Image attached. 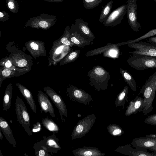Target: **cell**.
I'll list each match as a JSON object with an SVG mask.
<instances>
[{"label":"cell","instance_id":"cell-1","mask_svg":"<svg viewBox=\"0 0 156 156\" xmlns=\"http://www.w3.org/2000/svg\"><path fill=\"white\" fill-rule=\"evenodd\" d=\"M90 85L98 90H106L111 78L109 73L100 66L93 67L87 74Z\"/></svg>","mask_w":156,"mask_h":156},{"label":"cell","instance_id":"cell-2","mask_svg":"<svg viewBox=\"0 0 156 156\" xmlns=\"http://www.w3.org/2000/svg\"><path fill=\"white\" fill-rule=\"evenodd\" d=\"M6 49L9 53V57L15 65L20 68H31L33 60L30 55L23 52L12 42L7 45Z\"/></svg>","mask_w":156,"mask_h":156},{"label":"cell","instance_id":"cell-3","mask_svg":"<svg viewBox=\"0 0 156 156\" xmlns=\"http://www.w3.org/2000/svg\"><path fill=\"white\" fill-rule=\"evenodd\" d=\"M129 65L136 70L142 71L156 68V57L141 55H133L127 59Z\"/></svg>","mask_w":156,"mask_h":156},{"label":"cell","instance_id":"cell-4","mask_svg":"<svg viewBox=\"0 0 156 156\" xmlns=\"http://www.w3.org/2000/svg\"><path fill=\"white\" fill-rule=\"evenodd\" d=\"M15 111L19 125L22 126L29 136L32 135L30 128V114L23 101L19 96H17L16 100Z\"/></svg>","mask_w":156,"mask_h":156},{"label":"cell","instance_id":"cell-5","mask_svg":"<svg viewBox=\"0 0 156 156\" xmlns=\"http://www.w3.org/2000/svg\"><path fill=\"white\" fill-rule=\"evenodd\" d=\"M57 16L44 13L33 17L25 23L24 27H30L32 28L47 30L55 24Z\"/></svg>","mask_w":156,"mask_h":156},{"label":"cell","instance_id":"cell-6","mask_svg":"<svg viewBox=\"0 0 156 156\" xmlns=\"http://www.w3.org/2000/svg\"><path fill=\"white\" fill-rule=\"evenodd\" d=\"M69 47L55 41L49 52L48 66L56 65L70 51Z\"/></svg>","mask_w":156,"mask_h":156},{"label":"cell","instance_id":"cell-7","mask_svg":"<svg viewBox=\"0 0 156 156\" xmlns=\"http://www.w3.org/2000/svg\"><path fill=\"white\" fill-rule=\"evenodd\" d=\"M96 119L95 115H90L79 121L72 133V139L82 137L87 134L91 128Z\"/></svg>","mask_w":156,"mask_h":156},{"label":"cell","instance_id":"cell-8","mask_svg":"<svg viewBox=\"0 0 156 156\" xmlns=\"http://www.w3.org/2000/svg\"><path fill=\"white\" fill-rule=\"evenodd\" d=\"M128 46L134 49L130 52L132 55H141L156 57V45L148 42L138 41L128 43Z\"/></svg>","mask_w":156,"mask_h":156},{"label":"cell","instance_id":"cell-9","mask_svg":"<svg viewBox=\"0 0 156 156\" xmlns=\"http://www.w3.org/2000/svg\"><path fill=\"white\" fill-rule=\"evenodd\" d=\"M137 0H127L126 13L128 22L132 30L135 32L141 28L140 24L137 21Z\"/></svg>","mask_w":156,"mask_h":156},{"label":"cell","instance_id":"cell-10","mask_svg":"<svg viewBox=\"0 0 156 156\" xmlns=\"http://www.w3.org/2000/svg\"><path fill=\"white\" fill-rule=\"evenodd\" d=\"M66 94L72 100L86 105L92 99L91 96L83 90L69 84L66 91Z\"/></svg>","mask_w":156,"mask_h":156},{"label":"cell","instance_id":"cell-11","mask_svg":"<svg viewBox=\"0 0 156 156\" xmlns=\"http://www.w3.org/2000/svg\"><path fill=\"white\" fill-rule=\"evenodd\" d=\"M44 91L55 104L59 111L62 122H63V115L67 117V110L66 106L61 96L49 87L44 88Z\"/></svg>","mask_w":156,"mask_h":156},{"label":"cell","instance_id":"cell-12","mask_svg":"<svg viewBox=\"0 0 156 156\" xmlns=\"http://www.w3.org/2000/svg\"><path fill=\"white\" fill-rule=\"evenodd\" d=\"M127 5H123L113 11L103 22L106 27L116 26L120 24L126 13Z\"/></svg>","mask_w":156,"mask_h":156},{"label":"cell","instance_id":"cell-13","mask_svg":"<svg viewBox=\"0 0 156 156\" xmlns=\"http://www.w3.org/2000/svg\"><path fill=\"white\" fill-rule=\"evenodd\" d=\"M24 44L27 49L35 60L41 56L48 58L46 54L44 42L30 40L26 42Z\"/></svg>","mask_w":156,"mask_h":156},{"label":"cell","instance_id":"cell-14","mask_svg":"<svg viewBox=\"0 0 156 156\" xmlns=\"http://www.w3.org/2000/svg\"><path fill=\"white\" fill-rule=\"evenodd\" d=\"M37 142L51 154L57 153L61 149L59 139L54 134L48 136H44L43 140Z\"/></svg>","mask_w":156,"mask_h":156},{"label":"cell","instance_id":"cell-15","mask_svg":"<svg viewBox=\"0 0 156 156\" xmlns=\"http://www.w3.org/2000/svg\"><path fill=\"white\" fill-rule=\"evenodd\" d=\"M88 25V23L82 19H77L75 20V22L71 26V28L91 42L95 39V37Z\"/></svg>","mask_w":156,"mask_h":156},{"label":"cell","instance_id":"cell-16","mask_svg":"<svg viewBox=\"0 0 156 156\" xmlns=\"http://www.w3.org/2000/svg\"><path fill=\"white\" fill-rule=\"evenodd\" d=\"M37 99L42 111L45 114L48 113L52 118H55L54 107L47 94L42 91L39 90Z\"/></svg>","mask_w":156,"mask_h":156},{"label":"cell","instance_id":"cell-17","mask_svg":"<svg viewBox=\"0 0 156 156\" xmlns=\"http://www.w3.org/2000/svg\"><path fill=\"white\" fill-rule=\"evenodd\" d=\"M119 152L130 156H156L155 152H149L146 149H133L130 144L120 147Z\"/></svg>","mask_w":156,"mask_h":156},{"label":"cell","instance_id":"cell-18","mask_svg":"<svg viewBox=\"0 0 156 156\" xmlns=\"http://www.w3.org/2000/svg\"><path fill=\"white\" fill-rule=\"evenodd\" d=\"M31 68H21L13 69L1 67L0 68V87L3 80L7 78L18 77L30 71Z\"/></svg>","mask_w":156,"mask_h":156},{"label":"cell","instance_id":"cell-19","mask_svg":"<svg viewBox=\"0 0 156 156\" xmlns=\"http://www.w3.org/2000/svg\"><path fill=\"white\" fill-rule=\"evenodd\" d=\"M145 106L143 98L138 95L129 102L126 110L125 115L126 116H129L136 114L142 111Z\"/></svg>","mask_w":156,"mask_h":156},{"label":"cell","instance_id":"cell-20","mask_svg":"<svg viewBox=\"0 0 156 156\" xmlns=\"http://www.w3.org/2000/svg\"><path fill=\"white\" fill-rule=\"evenodd\" d=\"M131 145L136 148L148 149L156 146V138L146 137L135 138Z\"/></svg>","mask_w":156,"mask_h":156},{"label":"cell","instance_id":"cell-21","mask_svg":"<svg viewBox=\"0 0 156 156\" xmlns=\"http://www.w3.org/2000/svg\"><path fill=\"white\" fill-rule=\"evenodd\" d=\"M0 129L7 140L13 147H16V143L10 126L7 122L1 116L0 117Z\"/></svg>","mask_w":156,"mask_h":156},{"label":"cell","instance_id":"cell-22","mask_svg":"<svg viewBox=\"0 0 156 156\" xmlns=\"http://www.w3.org/2000/svg\"><path fill=\"white\" fill-rule=\"evenodd\" d=\"M69 40L74 44V46L80 47L89 45L91 43V41L83 37L71 28L70 29Z\"/></svg>","mask_w":156,"mask_h":156},{"label":"cell","instance_id":"cell-23","mask_svg":"<svg viewBox=\"0 0 156 156\" xmlns=\"http://www.w3.org/2000/svg\"><path fill=\"white\" fill-rule=\"evenodd\" d=\"M21 93L26 100L32 111L35 113L37 112V108L34 100L30 91L25 86L20 83H16Z\"/></svg>","mask_w":156,"mask_h":156},{"label":"cell","instance_id":"cell-24","mask_svg":"<svg viewBox=\"0 0 156 156\" xmlns=\"http://www.w3.org/2000/svg\"><path fill=\"white\" fill-rule=\"evenodd\" d=\"M75 156H103L105 154L100 151L98 149L88 147H83L72 151Z\"/></svg>","mask_w":156,"mask_h":156},{"label":"cell","instance_id":"cell-25","mask_svg":"<svg viewBox=\"0 0 156 156\" xmlns=\"http://www.w3.org/2000/svg\"><path fill=\"white\" fill-rule=\"evenodd\" d=\"M12 89V85L10 83L5 89L3 99V111H6L11 107Z\"/></svg>","mask_w":156,"mask_h":156},{"label":"cell","instance_id":"cell-26","mask_svg":"<svg viewBox=\"0 0 156 156\" xmlns=\"http://www.w3.org/2000/svg\"><path fill=\"white\" fill-rule=\"evenodd\" d=\"M119 71L125 81L135 92L136 90V83L132 75L126 70L119 68Z\"/></svg>","mask_w":156,"mask_h":156},{"label":"cell","instance_id":"cell-27","mask_svg":"<svg viewBox=\"0 0 156 156\" xmlns=\"http://www.w3.org/2000/svg\"><path fill=\"white\" fill-rule=\"evenodd\" d=\"M80 50L70 51L59 62L60 66L73 62L76 60L80 56Z\"/></svg>","mask_w":156,"mask_h":156},{"label":"cell","instance_id":"cell-28","mask_svg":"<svg viewBox=\"0 0 156 156\" xmlns=\"http://www.w3.org/2000/svg\"><path fill=\"white\" fill-rule=\"evenodd\" d=\"M41 120L42 125L47 129L54 133L58 132L59 127L51 119L47 117L46 118H42Z\"/></svg>","mask_w":156,"mask_h":156},{"label":"cell","instance_id":"cell-29","mask_svg":"<svg viewBox=\"0 0 156 156\" xmlns=\"http://www.w3.org/2000/svg\"><path fill=\"white\" fill-rule=\"evenodd\" d=\"M70 28L69 26H66L65 29L62 35L57 41L61 44L69 46L72 47L74 46V44L71 42L69 40L70 35Z\"/></svg>","mask_w":156,"mask_h":156},{"label":"cell","instance_id":"cell-30","mask_svg":"<svg viewBox=\"0 0 156 156\" xmlns=\"http://www.w3.org/2000/svg\"><path fill=\"white\" fill-rule=\"evenodd\" d=\"M128 92V87H125L118 95L116 100L115 104L116 107L122 106L124 107V104L127 98Z\"/></svg>","mask_w":156,"mask_h":156},{"label":"cell","instance_id":"cell-31","mask_svg":"<svg viewBox=\"0 0 156 156\" xmlns=\"http://www.w3.org/2000/svg\"><path fill=\"white\" fill-rule=\"evenodd\" d=\"M113 3L112 0H111L103 8L99 18L100 22H104L109 16L113 6Z\"/></svg>","mask_w":156,"mask_h":156},{"label":"cell","instance_id":"cell-32","mask_svg":"<svg viewBox=\"0 0 156 156\" xmlns=\"http://www.w3.org/2000/svg\"><path fill=\"white\" fill-rule=\"evenodd\" d=\"M0 66L1 67L6 68L8 69H20L12 62L10 58L9 57L6 56L0 61Z\"/></svg>","mask_w":156,"mask_h":156},{"label":"cell","instance_id":"cell-33","mask_svg":"<svg viewBox=\"0 0 156 156\" xmlns=\"http://www.w3.org/2000/svg\"><path fill=\"white\" fill-rule=\"evenodd\" d=\"M108 130L111 135L114 136H120L124 133V131L120 126L115 124L108 126Z\"/></svg>","mask_w":156,"mask_h":156},{"label":"cell","instance_id":"cell-34","mask_svg":"<svg viewBox=\"0 0 156 156\" xmlns=\"http://www.w3.org/2000/svg\"><path fill=\"white\" fill-rule=\"evenodd\" d=\"M115 45V44L108 43L106 46L104 47L89 51L87 53L86 56L87 57H89L100 54L101 53L108 50L109 48Z\"/></svg>","mask_w":156,"mask_h":156},{"label":"cell","instance_id":"cell-35","mask_svg":"<svg viewBox=\"0 0 156 156\" xmlns=\"http://www.w3.org/2000/svg\"><path fill=\"white\" fill-rule=\"evenodd\" d=\"M33 148L35 154L37 156H50L51 154L48 151L43 148L37 142L34 144Z\"/></svg>","mask_w":156,"mask_h":156},{"label":"cell","instance_id":"cell-36","mask_svg":"<svg viewBox=\"0 0 156 156\" xmlns=\"http://www.w3.org/2000/svg\"><path fill=\"white\" fill-rule=\"evenodd\" d=\"M156 35V28L151 30L148 32L136 39L129 40L127 41L123 42L124 45L127 44L128 43L137 42L140 40L149 38Z\"/></svg>","mask_w":156,"mask_h":156},{"label":"cell","instance_id":"cell-37","mask_svg":"<svg viewBox=\"0 0 156 156\" xmlns=\"http://www.w3.org/2000/svg\"><path fill=\"white\" fill-rule=\"evenodd\" d=\"M6 5L9 10L13 13L18 12L19 6L17 1L16 0H6Z\"/></svg>","mask_w":156,"mask_h":156},{"label":"cell","instance_id":"cell-38","mask_svg":"<svg viewBox=\"0 0 156 156\" xmlns=\"http://www.w3.org/2000/svg\"><path fill=\"white\" fill-rule=\"evenodd\" d=\"M118 46H120L119 43L116 44L114 46L111 47L108 50L104 51L103 55L107 57H115L117 55H118L119 50Z\"/></svg>","mask_w":156,"mask_h":156},{"label":"cell","instance_id":"cell-39","mask_svg":"<svg viewBox=\"0 0 156 156\" xmlns=\"http://www.w3.org/2000/svg\"><path fill=\"white\" fill-rule=\"evenodd\" d=\"M103 0H83V5L87 9H92L99 5Z\"/></svg>","mask_w":156,"mask_h":156},{"label":"cell","instance_id":"cell-40","mask_svg":"<svg viewBox=\"0 0 156 156\" xmlns=\"http://www.w3.org/2000/svg\"><path fill=\"white\" fill-rule=\"evenodd\" d=\"M144 122L145 123L156 126V114L149 116L145 119Z\"/></svg>","mask_w":156,"mask_h":156},{"label":"cell","instance_id":"cell-41","mask_svg":"<svg viewBox=\"0 0 156 156\" xmlns=\"http://www.w3.org/2000/svg\"><path fill=\"white\" fill-rule=\"evenodd\" d=\"M10 15L6 12L3 11H0V21L2 22L8 21Z\"/></svg>","mask_w":156,"mask_h":156},{"label":"cell","instance_id":"cell-42","mask_svg":"<svg viewBox=\"0 0 156 156\" xmlns=\"http://www.w3.org/2000/svg\"><path fill=\"white\" fill-rule=\"evenodd\" d=\"M41 129V125L40 123L37 122L33 125V127L32 129V131L34 132L39 131Z\"/></svg>","mask_w":156,"mask_h":156},{"label":"cell","instance_id":"cell-43","mask_svg":"<svg viewBox=\"0 0 156 156\" xmlns=\"http://www.w3.org/2000/svg\"><path fill=\"white\" fill-rule=\"evenodd\" d=\"M147 42L153 44H156V37H152L149 38Z\"/></svg>","mask_w":156,"mask_h":156},{"label":"cell","instance_id":"cell-44","mask_svg":"<svg viewBox=\"0 0 156 156\" xmlns=\"http://www.w3.org/2000/svg\"><path fill=\"white\" fill-rule=\"evenodd\" d=\"M46 2H62L64 0H43Z\"/></svg>","mask_w":156,"mask_h":156},{"label":"cell","instance_id":"cell-45","mask_svg":"<svg viewBox=\"0 0 156 156\" xmlns=\"http://www.w3.org/2000/svg\"><path fill=\"white\" fill-rule=\"evenodd\" d=\"M145 137L156 138V134H150L147 135Z\"/></svg>","mask_w":156,"mask_h":156},{"label":"cell","instance_id":"cell-46","mask_svg":"<svg viewBox=\"0 0 156 156\" xmlns=\"http://www.w3.org/2000/svg\"><path fill=\"white\" fill-rule=\"evenodd\" d=\"M148 149L152 151L156 152V146L154 147H151Z\"/></svg>","mask_w":156,"mask_h":156},{"label":"cell","instance_id":"cell-47","mask_svg":"<svg viewBox=\"0 0 156 156\" xmlns=\"http://www.w3.org/2000/svg\"><path fill=\"white\" fill-rule=\"evenodd\" d=\"M1 130H0V139L1 140H2L3 138V136L1 132Z\"/></svg>","mask_w":156,"mask_h":156},{"label":"cell","instance_id":"cell-48","mask_svg":"<svg viewBox=\"0 0 156 156\" xmlns=\"http://www.w3.org/2000/svg\"><path fill=\"white\" fill-rule=\"evenodd\" d=\"M154 1L156 2V0H154Z\"/></svg>","mask_w":156,"mask_h":156},{"label":"cell","instance_id":"cell-49","mask_svg":"<svg viewBox=\"0 0 156 156\" xmlns=\"http://www.w3.org/2000/svg\"><path fill=\"white\" fill-rule=\"evenodd\" d=\"M154 44L155 45H156V44Z\"/></svg>","mask_w":156,"mask_h":156},{"label":"cell","instance_id":"cell-50","mask_svg":"<svg viewBox=\"0 0 156 156\" xmlns=\"http://www.w3.org/2000/svg\"></svg>","mask_w":156,"mask_h":156}]
</instances>
